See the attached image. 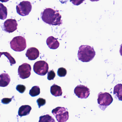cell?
<instances>
[{
  "mask_svg": "<svg viewBox=\"0 0 122 122\" xmlns=\"http://www.w3.org/2000/svg\"><path fill=\"white\" fill-rule=\"evenodd\" d=\"M41 18L43 22L50 25H60L62 24L59 11L52 8L45 9L41 13Z\"/></svg>",
  "mask_w": 122,
  "mask_h": 122,
  "instance_id": "1",
  "label": "cell"
},
{
  "mask_svg": "<svg viewBox=\"0 0 122 122\" xmlns=\"http://www.w3.org/2000/svg\"><path fill=\"white\" fill-rule=\"evenodd\" d=\"M96 52L93 47L88 45H81L78 53V59L83 62L92 61L95 57Z\"/></svg>",
  "mask_w": 122,
  "mask_h": 122,
  "instance_id": "2",
  "label": "cell"
},
{
  "mask_svg": "<svg viewBox=\"0 0 122 122\" xmlns=\"http://www.w3.org/2000/svg\"><path fill=\"white\" fill-rule=\"evenodd\" d=\"M10 47L16 52H21L25 50L27 47L25 38L21 36L14 37L10 42Z\"/></svg>",
  "mask_w": 122,
  "mask_h": 122,
  "instance_id": "3",
  "label": "cell"
},
{
  "mask_svg": "<svg viewBox=\"0 0 122 122\" xmlns=\"http://www.w3.org/2000/svg\"><path fill=\"white\" fill-rule=\"evenodd\" d=\"M113 101L112 96L108 92L99 93L98 95L97 102L99 107L102 110L104 108V110L108 106L110 105Z\"/></svg>",
  "mask_w": 122,
  "mask_h": 122,
  "instance_id": "4",
  "label": "cell"
},
{
  "mask_svg": "<svg viewBox=\"0 0 122 122\" xmlns=\"http://www.w3.org/2000/svg\"><path fill=\"white\" fill-rule=\"evenodd\" d=\"M52 112L58 122H66L69 118V113L64 107H57L52 110Z\"/></svg>",
  "mask_w": 122,
  "mask_h": 122,
  "instance_id": "5",
  "label": "cell"
},
{
  "mask_svg": "<svg viewBox=\"0 0 122 122\" xmlns=\"http://www.w3.org/2000/svg\"><path fill=\"white\" fill-rule=\"evenodd\" d=\"M48 64L44 61H37L33 66L34 72L39 75H45L48 72Z\"/></svg>",
  "mask_w": 122,
  "mask_h": 122,
  "instance_id": "6",
  "label": "cell"
},
{
  "mask_svg": "<svg viewBox=\"0 0 122 122\" xmlns=\"http://www.w3.org/2000/svg\"><path fill=\"white\" fill-rule=\"evenodd\" d=\"M32 9V5L28 1H23L16 7L17 12L19 15L22 16L28 15Z\"/></svg>",
  "mask_w": 122,
  "mask_h": 122,
  "instance_id": "7",
  "label": "cell"
},
{
  "mask_svg": "<svg viewBox=\"0 0 122 122\" xmlns=\"http://www.w3.org/2000/svg\"><path fill=\"white\" fill-rule=\"evenodd\" d=\"M32 70L30 65L28 63H23L19 66L18 69V73L20 77L22 79L28 78L31 75Z\"/></svg>",
  "mask_w": 122,
  "mask_h": 122,
  "instance_id": "8",
  "label": "cell"
},
{
  "mask_svg": "<svg viewBox=\"0 0 122 122\" xmlns=\"http://www.w3.org/2000/svg\"><path fill=\"white\" fill-rule=\"evenodd\" d=\"M74 93L79 98H87L90 95V90L87 86L78 85L75 88Z\"/></svg>",
  "mask_w": 122,
  "mask_h": 122,
  "instance_id": "9",
  "label": "cell"
},
{
  "mask_svg": "<svg viewBox=\"0 0 122 122\" xmlns=\"http://www.w3.org/2000/svg\"><path fill=\"white\" fill-rule=\"evenodd\" d=\"M18 23L15 20L10 19L7 20L4 23V28L5 32L11 33L17 29Z\"/></svg>",
  "mask_w": 122,
  "mask_h": 122,
  "instance_id": "10",
  "label": "cell"
},
{
  "mask_svg": "<svg viewBox=\"0 0 122 122\" xmlns=\"http://www.w3.org/2000/svg\"><path fill=\"white\" fill-rule=\"evenodd\" d=\"M25 55L30 60H35L39 57L40 52L36 48L30 47L27 50Z\"/></svg>",
  "mask_w": 122,
  "mask_h": 122,
  "instance_id": "11",
  "label": "cell"
},
{
  "mask_svg": "<svg viewBox=\"0 0 122 122\" xmlns=\"http://www.w3.org/2000/svg\"><path fill=\"white\" fill-rule=\"evenodd\" d=\"M47 45L50 49L56 50L59 47L60 43L53 36H50L46 41Z\"/></svg>",
  "mask_w": 122,
  "mask_h": 122,
  "instance_id": "12",
  "label": "cell"
},
{
  "mask_svg": "<svg viewBox=\"0 0 122 122\" xmlns=\"http://www.w3.org/2000/svg\"><path fill=\"white\" fill-rule=\"evenodd\" d=\"M10 81V77L8 73H2L0 75V87L8 86Z\"/></svg>",
  "mask_w": 122,
  "mask_h": 122,
  "instance_id": "13",
  "label": "cell"
},
{
  "mask_svg": "<svg viewBox=\"0 0 122 122\" xmlns=\"http://www.w3.org/2000/svg\"><path fill=\"white\" fill-rule=\"evenodd\" d=\"M31 110L32 107L28 105L22 106L19 108L18 115L21 117L28 115L30 114Z\"/></svg>",
  "mask_w": 122,
  "mask_h": 122,
  "instance_id": "14",
  "label": "cell"
},
{
  "mask_svg": "<svg viewBox=\"0 0 122 122\" xmlns=\"http://www.w3.org/2000/svg\"><path fill=\"white\" fill-rule=\"evenodd\" d=\"M51 94L56 97L60 96L62 95V91L60 86L54 84L51 87Z\"/></svg>",
  "mask_w": 122,
  "mask_h": 122,
  "instance_id": "15",
  "label": "cell"
},
{
  "mask_svg": "<svg viewBox=\"0 0 122 122\" xmlns=\"http://www.w3.org/2000/svg\"><path fill=\"white\" fill-rule=\"evenodd\" d=\"M122 84H118L114 87L113 94L115 97L120 101H122Z\"/></svg>",
  "mask_w": 122,
  "mask_h": 122,
  "instance_id": "16",
  "label": "cell"
},
{
  "mask_svg": "<svg viewBox=\"0 0 122 122\" xmlns=\"http://www.w3.org/2000/svg\"><path fill=\"white\" fill-rule=\"evenodd\" d=\"M7 9L3 4L0 3V19L5 20L7 16Z\"/></svg>",
  "mask_w": 122,
  "mask_h": 122,
  "instance_id": "17",
  "label": "cell"
},
{
  "mask_svg": "<svg viewBox=\"0 0 122 122\" xmlns=\"http://www.w3.org/2000/svg\"><path fill=\"white\" fill-rule=\"evenodd\" d=\"M40 88L38 86H34L30 90L29 94L32 97H35L40 95Z\"/></svg>",
  "mask_w": 122,
  "mask_h": 122,
  "instance_id": "18",
  "label": "cell"
},
{
  "mask_svg": "<svg viewBox=\"0 0 122 122\" xmlns=\"http://www.w3.org/2000/svg\"><path fill=\"white\" fill-rule=\"evenodd\" d=\"M45 121L55 122V120H54V118H53L51 116L48 115H46L40 117L39 122H45Z\"/></svg>",
  "mask_w": 122,
  "mask_h": 122,
  "instance_id": "19",
  "label": "cell"
},
{
  "mask_svg": "<svg viewBox=\"0 0 122 122\" xmlns=\"http://www.w3.org/2000/svg\"><path fill=\"white\" fill-rule=\"evenodd\" d=\"M67 71L66 68L61 67L58 68L57 71L58 75L60 77H65L67 75Z\"/></svg>",
  "mask_w": 122,
  "mask_h": 122,
  "instance_id": "20",
  "label": "cell"
},
{
  "mask_svg": "<svg viewBox=\"0 0 122 122\" xmlns=\"http://www.w3.org/2000/svg\"><path fill=\"white\" fill-rule=\"evenodd\" d=\"M56 73L53 70L50 71L48 72L47 79L49 80H54L56 77Z\"/></svg>",
  "mask_w": 122,
  "mask_h": 122,
  "instance_id": "21",
  "label": "cell"
},
{
  "mask_svg": "<svg viewBox=\"0 0 122 122\" xmlns=\"http://www.w3.org/2000/svg\"><path fill=\"white\" fill-rule=\"evenodd\" d=\"M38 105L39 106V108L41 106L45 105L46 103V100L42 98H39L37 101Z\"/></svg>",
  "mask_w": 122,
  "mask_h": 122,
  "instance_id": "22",
  "label": "cell"
},
{
  "mask_svg": "<svg viewBox=\"0 0 122 122\" xmlns=\"http://www.w3.org/2000/svg\"><path fill=\"white\" fill-rule=\"evenodd\" d=\"M16 88V90L21 93H23L26 90L25 86L22 85H18Z\"/></svg>",
  "mask_w": 122,
  "mask_h": 122,
  "instance_id": "23",
  "label": "cell"
},
{
  "mask_svg": "<svg viewBox=\"0 0 122 122\" xmlns=\"http://www.w3.org/2000/svg\"><path fill=\"white\" fill-rule=\"evenodd\" d=\"M70 1L74 5H78L82 3L85 0H70Z\"/></svg>",
  "mask_w": 122,
  "mask_h": 122,
  "instance_id": "24",
  "label": "cell"
},
{
  "mask_svg": "<svg viewBox=\"0 0 122 122\" xmlns=\"http://www.w3.org/2000/svg\"><path fill=\"white\" fill-rule=\"evenodd\" d=\"M12 98H3L2 100V103L5 104H8L12 101Z\"/></svg>",
  "mask_w": 122,
  "mask_h": 122,
  "instance_id": "25",
  "label": "cell"
},
{
  "mask_svg": "<svg viewBox=\"0 0 122 122\" xmlns=\"http://www.w3.org/2000/svg\"><path fill=\"white\" fill-rule=\"evenodd\" d=\"M9 0H0V1L2 2H8Z\"/></svg>",
  "mask_w": 122,
  "mask_h": 122,
  "instance_id": "26",
  "label": "cell"
},
{
  "mask_svg": "<svg viewBox=\"0 0 122 122\" xmlns=\"http://www.w3.org/2000/svg\"><path fill=\"white\" fill-rule=\"evenodd\" d=\"M91 2H97L99 1L100 0H90Z\"/></svg>",
  "mask_w": 122,
  "mask_h": 122,
  "instance_id": "27",
  "label": "cell"
}]
</instances>
